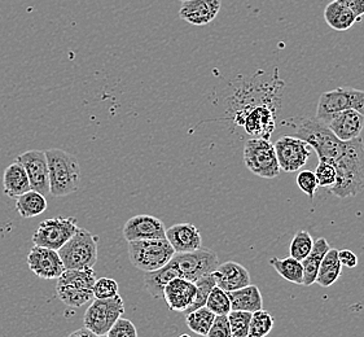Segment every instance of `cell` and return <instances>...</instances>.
Listing matches in <instances>:
<instances>
[{
	"label": "cell",
	"mask_w": 364,
	"mask_h": 337,
	"mask_svg": "<svg viewBox=\"0 0 364 337\" xmlns=\"http://www.w3.org/2000/svg\"><path fill=\"white\" fill-rule=\"evenodd\" d=\"M271 95V94H269ZM239 99L233 109V122L244 129L252 138L269 139L277 127V96L263 99Z\"/></svg>",
	"instance_id": "obj_1"
},
{
	"label": "cell",
	"mask_w": 364,
	"mask_h": 337,
	"mask_svg": "<svg viewBox=\"0 0 364 337\" xmlns=\"http://www.w3.org/2000/svg\"><path fill=\"white\" fill-rule=\"evenodd\" d=\"M337 173L329 192L337 198H354L364 190V141L360 137L346 141L343 154L332 162Z\"/></svg>",
	"instance_id": "obj_2"
},
{
	"label": "cell",
	"mask_w": 364,
	"mask_h": 337,
	"mask_svg": "<svg viewBox=\"0 0 364 337\" xmlns=\"http://www.w3.org/2000/svg\"><path fill=\"white\" fill-rule=\"evenodd\" d=\"M280 125L291 130V135L299 137L307 141L319 160L331 164L343 154L346 141L338 139L333 132L329 130L323 121L318 118L297 117L287 118Z\"/></svg>",
	"instance_id": "obj_3"
},
{
	"label": "cell",
	"mask_w": 364,
	"mask_h": 337,
	"mask_svg": "<svg viewBox=\"0 0 364 337\" xmlns=\"http://www.w3.org/2000/svg\"><path fill=\"white\" fill-rule=\"evenodd\" d=\"M50 174V193L55 198H65L78 190L80 166L73 154L63 149L46 151Z\"/></svg>",
	"instance_id": "obj_4"
},
{
	"label": "cell",
	"mask_w": 364,
	"mask_h": 337,
	"mask_svg": "<svg viewBox=\"0 0 364 337\" xmlns=\"http://www.w3.org/2000/svg\"><path fill=\"white\" fill-rule=\"evenodd\" d=\"M94 267L65 269L58 278L56 294L60 300L70 308H80L94 299L96 282Z\"/></svg>",
	"instance_id": "obj_5"
},
{
	"label": "cell",
	"mask_w": 364,
	"mask_h": 337,
	"mask_svg": "<svg viewBox=\"0 0 364 337\" xmlns=\"http://www.w3.org/2000/svg\"><path fill=\"white\" fill-rule=\"evenodd\" d=\"M127 242L130 262L141 272H154L161 269L175 255L174 248L168 239H148Z\"/></svg>",
	"instance_id": "obj_6"
},
{
	"label": "cell",
	"mask_w": 364,
	"mask_h": 337,
	"mask_svg": "<svg viewBox=\"0 0 364 337\" xmlns=\"http://www.w3.org/2000/svg\"><path fill=\"white\" fill-rule=\"evenodd\" d=\"M97 235L80 228L58 252L65 269H86L97 261Z\"/></svg>",
	"instance_id": "obj_7"
},
{
	"label": "cell",
	"mask_w": 364,
	"mask_h": 337,
	"mask_svg": "<svg viewBox=\"0 0 364 337\" xmlns=\"http://www.w3.org/2000/svg\"><path fill=\"white\" fill-rule=\"evenodd\" d=\"M245 166L257 176L274 179L280 174L277 151L269 139L250 138L244 147Z\"/></svg>",
	"instance_id": "obj_8"
},
{
	"label": "cell",
	"mask_w": 364,
	"mask_h": 337,
	"mask_svg": "<svg viewBox=\"0 0 364 337\" xmlns=\"http://www.w3.org/2000/svg\"><path fill=\"white\" fill-rule=\"evenodd\" d=\"M124 314V302L119 294L110 299H95L88 306L83 326L95 336H107L112 326Z\"/></svg>",
	"instance_id": "obj_9"
},
{
	"label": "cell",
	"mask_w": 364,
	"mask_h": 337,
	"mask_svg": "<svg viewBox=\"0 0 364 337\" xmlns=\"http://www.w3.org/2000/svg\"><path fill=\"white\" fill-rule=\"evenodd\" d=\"M346 109H355L364 114V91L338 87L323 92L316 107V118L327 124L335 114Z\"/></svg>",
	"instance_id": "obj_10"
},
{
	"label": "cell",
	"mask_w": 364,
	"mask_h": 337,
	"mask_svg": "<svg viewBox=\"0 0 364 337\" xmlns=\"http://www.w3.org/2000/svg\"><path fill=\"white\" fill-rule=\"evenodd\" d=\"M171 261L176 264L181 278L191 282L214 272L219 266V258L214 252L205 248L187 252V253H175Z\"/></svg>",
	"instance_id": "obj_11"
},
{
	"label": "cell",
	"mask_w": 364,
	"mask_h": 337,
	"mask_svg": "<svg viewBox=\"0 0 364 337\" xmlns=\"http://www.w3.org/2000/svg\"><path fill=\"white\" fill-rule=\"evenodd\" d=\"M80 226L75 218H51L41 222L33 235L34 245L58 250L77 231Z\"/></svg>",
	"instance_id": "obj_12"
},
{
	"label": "cell",
	"mask_w": 364,
	"mask_h": 337,
	"mask_svg": "<svg viewBox=\"0 0 364 337\" xmlns=\"http://www.w3.org/2000/svg\"><path fill=\"white\" fill-rule=\"evenodd\" d=\"M277 151L279 166L285 173L299 171L306 165L313 148L311 146L294 135H284L274 144Z\"/></svg>",
	"instance_id": "obj_13"
},
{
	"label": "cell",
	"mask_w": 364,
	"mask_h": 337,
	"mask_svg": "<svg viewBox=\"0 0 364 337\" xmlns=\"http://www.w3.org/2000/svg\"><path fill=\"white\" fill-rule=\"evenodd\" d=\"M26 262L30 270L37 275L38 278L51 280L58 279L65 272V266L58 255V250L34 245L30 250Z\"/></svg>",
	"instance_id": "obj_14"
},
{
	"label": "cell",
	"mask_w": 364,
	"mask_h": 337,
	"mask_svg": "<svg viewBox=\"0 0 364 337\" xmlns=\"http://www.w3.org/2000/svg\"><path fill=\"white\" fill-rule=\"evenodd\" d=\"M17 161L22 164L29 176L30 187L31 190L38 191L42 195L50 193V174H48V162L46 151H26L20 154Z\"/></svg>",
	"instance_id": "obj_15"
},
{
	"label": "cell",
	"mask_w": 364,
	"mask_h": 337,
	"mask_svg": "<svg viewBox=\"0 0 364 337\" xmlns=\"http://www.w3.org/2000/svg\"><path fill=\"white\" fill-rule=\"evenodd\" d=\"M124 237L127 242L166 239V228L162 220L149 214H139L124 223Z\"/></svg>",
	"instance_id": "obj_16"
},
{
	"label": "cell",
	"mask_w": 364,
	"mask_h": 337,
	"mask_svg": "<svg viewBox=\"0 0 364 337\" xmlns=\"http://www.w3.org/2000/svg\"><path fill=\"white\" fill-rule=\"evenodd\" d=\"M196 296V284L191 280L175 278L164 288L162 299L166 301L168 309L176 313H186Z\"/></svg>",
	"instance_id": "obj_17"
},
{
	"label": "cell",
	"mask_w": 364,
	"mask_h": 337,
	"mask_svg": "<svg viewBox=\"0 0 364 337\" xmlns=\"http://www.w3.org/2000/svg\"><path fill=\"white\" fill-rule=\"evenodd\" d=\"M222 0H186L182 1L179 17L193 26H205L215 20Z\"/></svg>",
	"instance_id": "obj_18"
},
{
	"label": "cell",
	"mask_w": 364,
	"mask_h": 337,
	"mask_svg": "<svg viewBox=\"0 0 364 337\" xmlns=\"http://www.w3.org/2000/svg\"><path fill=\"white\" fill-rule=\"evenodd\" d=\"M326 125L343 141L357 139L364 129V114L355 109H346L335 114Z\"/></svg>",
	"instance_id": "obj_19"
},
{
	"label": "cell",
	"mask_w": 364,
	"mask_h": 337,
	"mask_svg": "<svg viewBox=\"0 0 364 337\" xmlns=\"http://www.w3.org/2000/svg\"><path fill=\"white\" fill-rule=\"evenodd\" d=\"M166 239L175 253H187L203 247V237L198 228L192 223H178L166 230Z\"/></svg>",
	"instance_id": "obj_20"
},
{
	"label": "cell",
	"mask_w": 364,
	"mask_h": 337,
	"mask_svg": "<svg viewBox=\"0 0 364 337\" xmlns=\"http://www.w3.org/2000/svg\"><path fill=\"white\" fill-rule=\"evenodd\" d=\"M213 275L215 279V284L227 292L236 291L250 284V275L248 270L242 264L233 261L219 264L213 272Z\"/></svg>",
	"instance_id": "obj_21"
},
{
	"label": "cell",
	"mask_w": 364,
	"mask_h": 337,
	"mask_svg": "<svg viewBox=\"0 0 364 337\" xmlns=\"http://www.w3.org/2000/svg\"><path fill=\"white\" fill-rule=\"evenodd\" d=\"M3 188L8 198H17L22 193L31 190L29 176L20 161L15 160L6 170L3 176Z\"/></svg>",
	"instance_id": "obj_22"
},
{
	"label": "cell",
	"mask_w": 364,
	"mask_h": 337,
	"mask_svg": "<svg viewBox=\"0 0 364 337\" xmlns=\"http://www.w3.org/2000/svg\"><path fill=\"white\" fill-rule=\"evenodd\" d=\"M175 278H181V274H179L176 264L170 260L168 264L162 266L161 269H157L154 272H146L144 284H146L148 294H151L154 299H162L164 288L170 280Z\"/></svg>",
	"instance_id": "obj_23"
},
{
	"label": "cell",
	"mask_w": 364,
	"mask_h": 337,
	"mask_svg": "<svg viewBox=\"0 0 364 337\" xmlns=\"http://www.w3.org/2000/svg\"><path fill=\"white\" fill-rule=\"evenodd\" d=\"M324 20L329 28L337 31H346L351 29L355 22L362 21V18L357 17L353 14V11H350L349 8L337 0L328 3L324 9Z\"/></svg>",
	"instance_id": "obj_24"
},
{
	"label": "cell",
	"mask_w": 364,
	"mask_h": 337,
	"mask_svg": "<svg viewBox=\"0 0 364 337\" xmlns=\"http://www.w3.org/2000/svg\"><path fill=\"white\" fill-rule=\"evenodd\" d=\"M230 300H231V308L232 310H242L255 313L257 310L263 309L262 294L258 287L255 284H249L242 287L240 289L228 292Z\"/></svg>",
	"instance_id": "obj_25"
},
{
	"label": "cell",
	"mask_w": 364,
	"mask_h": 337,
	"mask_svg": "<svg viewBox=\"0 0 364 337\" xmlns=\"http://www.w3.org/2000/svg\"><path fill=\"white\" fill-rule=\"evenodd\" d=\"M329 250L331 245L324 237H319L314 242L313 250L305 260L301 261L304 266V286L310 287L315 283L321 261Z\"/></svg>",
	"instance_id": "obj_26"
},
{
	"label": "cell",
	"mask_w": 364,
	"mask_h": 337,
	"mask_svg": "<svg viewBox=\"0 0 364 337\" xmlns=\"http://www.w3.org/2000/svg\"><path fill=\"white\" fill-rule=\"evenodd\" d=\"M48 208L46 196L38 191L29 190L16 198V210L22 218H34Z\"/></svg>",
	"instance_id": "obj_27"
},
{
	"label": "cell",
	"mask_w": 364,
	"mask_h": 337,
	"mask_svg": "<svg viewBox=\"0 0 364 337\" xmlns=\"http://www.w3.org/2000/svg\"><path fill=\"white\" fill-rule=\"evenodd\" d=\"M341 272H343V264L338 260V250L331 248L321 261L315 283L323 288L333 286L340 278Z\"/></svg>",
	"instance_id": "obj_28"
},
{
	"label": "cell",
	"mask_w": 364,
	"mask_h": 337,
	"mask_svg": "<svg viewBox=\"0 0 364 337\" xmlns=\"http://www.w3.org/2000/svg\"><path fill=\"white\" fill-rule=\"evenodd\" d=\"M269 264L277 270V274L284 278L285 280L299 284V286H304V266L302 262L293 258V257H288V258H277L272 257L269 260Z\"/></svg>",
	"instance_id": "obj_29"
},
{
	"label": "cell",
	"mask_w": 364,
	"mask_h": 337,
	"mask_svg": "<svg viewBox=\"0 0 364 337\" xmlns=\"http://www.w3.org/2000/svg\"><path fill=\"white\" fill-rule=\"evenodd\" d=\"M214 318H215V314L211 311L210 309L203 306V308H198L187 313L186 323H187V327L193 333L200 335V336H208L211 324L214 322Z\"/></svg>",
	"instance_id": "obj_30"
},
{
	"label": "cell",
	"mask_w": 364,
	"mask_h": 337,
	"mask_svg": "<svg viewBox=\"0 0 364 337\" xmlns=\"http://www.w3.org/2000/svg\"><path fill=\"white\" fill-rule=\"evenodd\" d=\"M274 328V318L266 310H257L252 313L249 324V337H264Z\"/></svg>",
	"instance_id": "obj_31"
},
{
	"label": "cell",
	"mask_w": 364,
	"mask_h": 337,
	"mask_svg": "<svg viewBox=\"0 0 364 337\" xmlns=\"http://www.w3.org/2000/svg\"><path fill=\"white\" fill-rule=\"evenodd\" d=\"M314 239L311 234H309L305 230H299L293 236L289 244V256L302 261L305 260L309 253L313 250Z\"/></svg>",
	"instance_id": "obj_32"
},
{
	"label": "cell",
	"mask_w": 364,
	"mask_h": 337,
	"mask_svg": "<svg viewBox=\"0 0 364 337\" xmlns=\"http://www.w3.org/2000/svg\"><path fill=\"white\" fill-rule=\"evenodd\" d=\"M205 306L210 309L215 316H227L232 310L228 292L219 288L218 286H215L211 289Z\"/></svg>",
	"instance_id": "obj_33"
},
{
	"label": "cell",
	"mask_w": 364,
	"mask_h": 337,
	"mask_svg": "<svg viewBox=\"0 0 364 337\" xmlns=\"http://www.w3.org/2000/svg\"><path fill=\"white\" fill-rule=\"evenodd\" d=\"M195 284H196V296H195V300H193L192 305H191L188 310H187L184 314L190 313L192 310H196V309L205 306L206 300H208V297H209V294H210L211 289L217 286L213 272L197 279L196 282H195Z\"/></svg>",
	"instance_id": "obj_34"
},
{
	"label": "cell",
	"mask_w": 364,
	"mask_h": 337,
	"mask_svg": "<svg viewBox=\"0 0 364 337\" xmlns=\"http://www.w3.org/2000/svg\"><path fill=\"white\" fill-rule=\"evenodd\" d=\"M227 316L231 327V336L248 337L252 313L242 311V310H231Z\"/></svg>",
	"instance_id": "obj_35"
},
{
	"label": "cell",
	"mask_w": 364,
	"mask_h": 337,
	"mask_svg": "<svg viewBox=\"0 0 364 337\" xmlns=\"http://www.w3.org/2000/svg\"><path fill=\"white\" fill-rule=\"evenodd\" d=\"M314 173H315V176H316L318 183L321 187L329 190L336 183L337 173H336L335 166L329 161L319 160V164H318V166H316Z\"/></svg>",
	"instance_id": "obj_36"
},
{
	"label": "cell",
	"mask_w": 364,
	"mask_h": 337,
	"mask_svg": "<svg viewBox=\"0 0 364 337\" xmlns=\"http://www.w3.org/2000/svg\"><path fill=\"white\" fill-rule=\"evenodd\" d=\"M119 294V287L114 279H96L94 284V299H110Z\"/></svg>",
	"instance_id": "obj_37"
},
{
	"label": "cell",
	"mask_w": 364,
	"mask_h": 337,
	"mask_svg": "<svg viewBox=\"0 0 364 337\" xmlns=\"http://www.w3.org/2000/svg\"><path fill=\"white\" fill-rule=\"evenodd\" d=\"M296 181H297L299 190L302 191L304 193H306L307 196L313 200L314 195L319 187L315 173L311 170H302V171H299Z\"/></svg>",
	"instance_id": "obj_38"
},
{
	"label": "cell",
	"mask_w": 364,
	"mask_h": 337,
	"mask_svg": "<svg viewBox=\"0 0 364 337\" xmlns=\"http://www.w3.org/2000/svg\"><path fill=\"white\" fill-rule=\"evenodd\" d=\"M107 336L136 337L138 336V331H136V327L132 321L126 319L124 316H119L114 324L112 326V328H110Z\"/></svg>",
	"instance_id": "obj_39"
},
{
	"label": "cell",
	"mask_w": 364,
	"mask_h": 337,
	"mask_svg": "<svg viewBox=\"0 0 364 337\" xmlns=\"http://www.w3.org/2000/svg\"><path fill=\"white\" fill-rule=\"evenodd\" d=\"M208 336L232 337L231 336V327H230V322H228V316H215Z\"/></svg>",
	"instance_id": "obj_40"
},
{
	"label": "cell",
	"mask_w": 364,
	"mask_h": 337,
	"mask_svg": "<svg viewBox=\"0 0 364 337\" xmlns=\"http://www.w3.org/2000/svg\"><path fill=\"white\" fill-rule=\"evenodd\" d=\"M338 260L345 267L355 269L358 266V257L349 250H338Z\"/></svg>",
	"instance_id": "obj_41"
},
{
	"label": "cell",
	"mask_w": 364,
	"mask_h": 337,
	"mask_svg": "<svg viewBox=\"0 0 364 337\" xmlns=\"http://www.w3.org/2000/svg\"><path fill=\"white\" fill-rule=\"evenodd\" d=\"M343 6L349 8L350 11H353V14L362 18L364 16V0H337Z\"/></svg>",
	"instance_id": "obj_42"
},
{
	"label": "cell",
	"mask_w": 364,
	"mask_h": 337,
	"mask_svg": "<svg viewBox=\"0 0 364 337\" xmlns=\"http://www.w3.org/2000/svg\"><path fill=\"white\" fill-rule=\"evenodd\" d=\"M70 337H75V336H80V337H95V335H94V332H91V331L88 330V328H86L85 326L80 328V330L74 331V332H72L70 335H69Z\"/></svg>",
	"instance_id": "obj_43"
},
{
	"label": "cell",
	"mask_w": 364,
	"mask_h": 337,
	"mask_svg": "<svg viewBox=\"0 0 364 337\" xmlns=\"http://www.w3.org/2000/svg\"><path fill=\"white\" fill-rule=\"evenodd\" d=\"M181 1H186V0H181Z\"/></svg>",
	"instance_id": "obj_44"
}]
</instances>
